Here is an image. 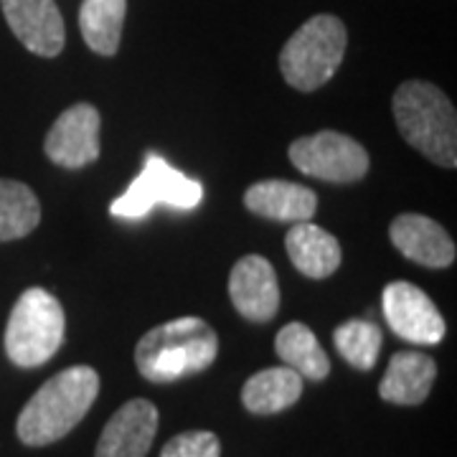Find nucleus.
Returning a JSON list of instances; mask_svg holds the SVG:
<instances>
[{
  "mask_svg": "<svg viewBox=\"0 0 457 457\" xmlns=\"http://www.w3.org/2000/svg\"><path fill=\"white\" fill-rule=\"evenodd\" d=\"M99 376L92 366H69L33 394L16 420L18 440L46 447L64 440L97 402Z\"/></svg>",
  "mask_w": 457,
  "mask_h": 457,
  "instance_id": "nucleus-1",
  "label": "nucleus"
},
{
  "mask_svg": "<svg viewBox=\"0 0 457 457\" xmlns=\"http://www.w3.org/2000/svg\"><path fill=\"white\" fill-rule=\"evenodd\" d=\"M219 356V336L204 318H176L161 323L135 345V366L150 384H173L201 374Z\"/></svg>",
  "mask_w": 457,
  "mask_h": 457,
  "instance_id": "nucleus-2",
  "label": "nucleus"
},
{
  "mask_svg": "<svg viewBox=\"0 0 457 457\" xmlns=\"http://www.w3.org/2000/svg\"><path fill=\"white\" fill-rule=\"evenodd\" d=\"M392 104L396 128L409 145L440 168H455L457 114L440 87L417 79L399 84Z\"/></svg>",
  "mask_w": 457,
  "mask_h": 457,
  "instance_id": "nucleus-3",
  "label": "nucleus"
},
{
  "mask_svg": "<svg viewBox=\"0 0 457 457\" xmlns=\"http://www.w3.org/2000/svg\"><path fill=\"white\" fill-rule=\"evenodd\" d=\"M348 46V33L341 18L312 16L305 21L279 54V71L285 82L300 92H315L333 79Z\"/></svg>",
  "mask_w": 457,
  "mask_h": 457,
  "instance_id": "nucleus-4",
  "label": "nucleus"
},
{
  "mask_svg": "<svg viewBox=\"0 0 457 457\" xmlns=\"http://www.w3.org/2000/svg\"><path fill=\"white\" fill-rule=\"evenodd\" d=\"M66 315L62 303L44 287L21 295L5 326V353L21 369H36L64 345Z\"/></svg>",
  "mask_w": 457,
  "mask_h": 457,
  "instance_id": "nucleus-5",
  "label": "nucleus"
},
{
  "mask_svg": "<svg viewBox=\"0 0 457 457\" xmlns=\"http://www.w3.org/2000/svg\"><path fill=\"white\" fill-rule=\"evenodd\" d=\"M201 198H204V186L198 180L179 173L163 155L147 153L140 176L132 180L130 188L122 196L114 198L110 212L117 219H143L158 204L191 212L201 204Z\"/></svg>",
  "mask_w": 457,
  "mask_h": 457,
  "instance_id": "nucleus-6",
  "label": "nucleus"
},
{
  "mask_svg": "<svg viewBox=\"0 0 457 457\" xmlns=\"http://www.w3.org/2000/svg\"><path fill=\"white\" fill-rule=\"evenodd\" d=\"M293 165L312 179L328 183H356L369 173V153L351 135L323 130L300 137L290 145Z\"/></svg>",
  "mask_w": 457,
  "mask_h": 457,
  "instance_id": "nucleus-7",
  "label": "nucleus"
},
{
  "mask_svg": "<svg viewBox=\"0 0 457 457\" xmlns=\"http://www.w3.org/2000/svg\"><path fill=\"white\" fill-rule=\"evenodd\" d=\"M384 315L386 323L402 341L414 345H437L445 338V318L432 297L411 282H389L384 287Z\"/></svg>",
  "mask_w": 457,
  "mask_h": 457,
  "instance_id": "nucleus-8",
  "label": "nucleus"
},
{
  "mask_svg": "<svg viewBox=\"0 0 457 457\" xmlns=\"http://www.w3.org/2000/svg\"><path fill=\"white\" fill-rule=\"evenodd\" d=\"M99 120L97 107L79 102L56 117L46 135V158L62 168H84L99 158Z\"/></svg>",
  "mask_w": 457,
  "mask_h": 457,
  "instance_id": "nucleus-9",
  "label": "nucleus"
},
{
  "mask_svg": "<svg viewBox=\"0 0 457 457\" xmlns=\"http://www.w3.org/2000/svg\"><path fill=\"white\" fill-rule=\"evenodd\" d=\"M3 16L26 49L54 59L64 49L66 31L62 11L54 0H0Z\"/></svg>",
  "mask_w": 457,
  "mask_h": 457,
  "instance_id": "nucleus-10",
  "label": "nucleus"
},
{
  "mask_svg": "<svg viewBox=\"0 0 457 457\" xmlns=\"http://www.w3.org/2000/svg\"><path fill=\"white\" fill-rule=\"evenodd\" d=\"M228 297L237 312L252 323H270L279 311L275 267L260 254H246L228 275Z\"/></svg>",
  "mask_w": 457,
  "mask_h": 457,
  "instance_id": "nucleus-11",
  "label": "nucleus"
},
{
  "mask_svg": "<svg viewBox=\"0 0 457 457\" xmlns=\"http://www.w3.org/2000/svg\"><path fill=\"white\" fill-rule=\"evenodd\" d=\"M155 432L158 407L147 399H130L104 425L95 457H147Z\"/></svg>",
  "mask_w": 457,
  "mask_h": 457,
  "instance_id": "nucleus-12",
  "label": "nucleus"
},
{
  "mask_svg": "<svg viewBox=\"0 0 457 457\" xmlns=\"http://www.w3.org/2000/svg\"><path fill=\"white\" fill-rule=\"evenodd\" d=\"M394 246L407 260L425 264L432 270L450 267L455 262V242L435 219L422 213H402L392 221L389 228Z\"/></svg>",
  "mask_w": 457,
  "mask_h": 457,
  "instance_id": "nucleus-13",
  "label": "nucleus"
},
{
  "mask_svg": "<svg viewBox=\"0 0 457 457\" xmlns=\"http://www.w3.org/2000/svg\"><path fill=\"white\" fill-rule=\"evenodd\" d=\"M435 378L437 363L432 356L420 351H399L386 366V374L378 384V396L389 404L417 407L429 396Z\"/></svg>",
  "mask_w": 457,
  "mask_h": 457,
  "instance_id": "nucleus-14",
  "label": "nucleus"
},
{
  "mask_svg": "<svg viewBox=\"0 0 457 457\" xmlns=\"http://www.w3.org/2000/svg\"><path fill=\"white\" fill-rule=\"evenodd\" d=\"M245 206L252 213L272 221H311L318 209V196L293 180H260L249 186Z\"/></svg>",
  "mask_w": 457,
  "mask_h": 457,
  "instance_id": "nucleus-15",
  "label": "nucleus"
},
{
  "mask_svg": "<svg viewBox=\"0 0 457 457\" xmlns=\"http://www.w3.org/2000/svg\"><path fill=\"white\" fill-rule=\"evenodd\" d=\"M287 254L295 270L305 278L326 279L341 267V245L326 228L315 227L311 221H297L285 237Z\"/></svg>",
  "mask_w": 457,
  "mask_h": 457,
  "instance_id": "nucleus-16",
  "label": "nucleus"
},
{
  "mask_svg": "<svg viewBox=\"0 0 457 457\" xmlns=\"http://www.w3.org/2000/svg\"><path fill=\"white\" fill-rule=\"evenodd\" d=\"M303 396V376L290 366H272L249 376L242 386V404L246 411L267 417L290 409Z\"/></svg>",
  "mask_w": 457,
  "mask_h": 457,
  "instance_id": "nucleus-17",
  "label": "nucleus"
},
{
  "mask_svg": "<svg viewBox=\"0 0 457 457\" xmlns=\"http://www.w3.org/2000/svg\"><path fill=\"white\" fill-rule=\"evenodd\" d=\"M275 351L285 366L293 371L311 378V381H323L330 374V359L323 351L320 341L315 338L311 328L305 323H287L275 338Z\"/></svg>",
  "mask_w": 457,
  "mask_h": 457,
  "instance_id": "nucleus-18",
  "label": "nucleus"
},
{
  "mask_svg": "<svg viewBox=\"0 0 457 457\" xmlns=\"http://www.w3.org/2000/svg\"><path fill=\"white\" fill-rule=\"evenodd\" d=\"M128 0H82L79 31L87 46L99 56H114L122 38Z\"/></svg>",
  "mask_w": 457,
  "mask_h": 457,
  "instance_id": "nucleus-19",
  "label": "nucleus"
},
{
  "mask_svg": "<svg viewBox=\"0 0 457 457\" xmlns=\"http://www.w3.org/2000/svg\"><path fill=\"white\" fill-rule=\"evenodd\" d=\"M41 221V204L21 180L0 179V242L29 237Z\"/></svg>",
  "mask_w": 457,
  "mask_h": 457,
  "instance_id": "nucleus-20",
  "label": "nucleus"
},
{
  "mask_svg": "<svg viewBox=\"0 0 457 457\" xmlns=\"http://www.w3.org/2000/svg\"><path fill=\"white\" fill-rule=\"evenodd\" d=\"M333 343H336V351L341 353L345 363H351L359 371H371L378 361V353H381L384 336L371 320L353 318V320H345L336 328Z\"/></svg>",
  "mask_w": 457,
  "mask_h": 457,
  "instance_id": "nucleus-21",
  "label": "nucleus"
},
{
  "mask_svg": "<svg viewBox=\"0 0 457 457\" xmlns=\"http://www.w3.org/2000/svg\"><path fill=\"white\" fill-rule=\"evenodd\" d=\"M161 457H221V442L209 429H191L165 442Z\"/></svg>",
  "mask_w": 457,
  "mask_h": 457,
  "instance_id": "nucleus-22",
  "label": "nucleus"
}]
</instances>
